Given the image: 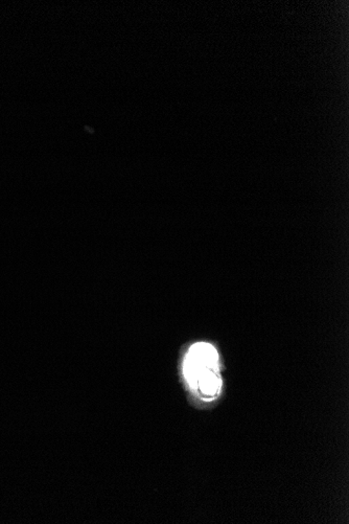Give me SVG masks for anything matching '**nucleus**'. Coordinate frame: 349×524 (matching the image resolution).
<instances>
[{"label": "nucleus", "instance_id": "nucleus-1", "mask_svg": "<svg viewBox=\"0 0 349 524\" xmlns=\"http://www.w3.org/2000/svg\"><path fill=\"white\" fill-rule=\"evenodd\" d=\"M218 360L216 349L209 344H194L185 358V378L203 398H213L220 391Z\"/></svg>", "mask_w": 349, "mask_h": 524}]
</instances>
